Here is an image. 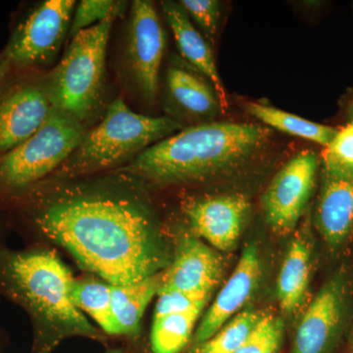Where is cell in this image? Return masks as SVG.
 <instances>
[{
    "mask_svg": "<svg viewBox=\"0 0 353 353\" xmlns=\"http://www.w3.org/2000/svg\"><path fill=\"white\" fill-rule=\"evenodd\" d=\"M32 222L81 264L113 285L158 274L164 253L145 204L108 185H78L39 197Z\"/></svg>",
    "mask_w": 353,
    "mask_h": 353,
    "instance_id": "obj_1",
    "label": "cell"
},
{
    "mask_svg": "<svg viewBox=\"0 0 353 353\" xmlns=\"http://www.w3.org/2000/svg\"><path fill=\"white\" fill-rule=\"evenodd\" d=\"M269 131L248 123H204L180 130L134 157L126 171L153 182H194L230 173L264 152Z\"/></svg>",
    "mask_w": 353,
    "mask_h": 353,
    "instance_id": "obj_2",
    "label": "cell"
},
{
    "mask_svg": "<svg viewBox=\"0 0 353 353\" xmlns=\"http://www.w3.org/2000/svg\"><path fill=\"white\" fill-rule=\"evenodd\" d=\"M73 280L54 253L0 248V290L31 316L39 348L66 336H99L73 303Z\"/></svg>",
    "mask_w": 353,
    "mask_h": 353,
    "instance_id": "obj_3",
    "label": "cell"
},
{
    "mask_svg": "<svg viewBox=\"0 0 353 353\" xmlns=\"http://www.w3.org/2000/svg\"><path fill=\"white\" fill-rule=\"evenodd\" d=\"M180 129L182 125L171 118L134 112L126 102L116 99L60 169L70 176L102 171L139 154Z\"/></svg>",
    "mask_w": 353,
    "mask_h": 353,
    "instance_id": "obj_4",
    "label": "cell"
},
{
    "mask_svg": "<svg viewBox=\"0 0 353 353\" xmlns=\"http://www.w3.org/2000/svg\"><path fill=\"white\" fill-rule=\"evenodd\" d=\"M124 7L72 38L61 61L44 83L52 106L83 124L101 104L109 38Z\"/></svg>",
    "mask_w": 353,
    "mask_h": 353,
    "instance_id": "obj_5",
    "label": "cell"
},
{
    "mask_svg": "<svg viewBox=\"0 0 353 353\" xmlns=\"http://www.w3.org/2000/svg\"><path fill=\"white\" fill-rule=\"evenodd\" d=\"M85 124L54 106L38 131L0 159V185L23 190L60 168L87 134Z\"/></svg>",
    "mask_w": 353,
    "mask_h": 353,
    "instance_id": "obj_6",
    "label": "cell"
},
{
    "mask_svg": "<svg viewBox=\"0 0 353 353\" xmlns=\"http://www.w3.org/2000/svg\"><path fill=\"white\" fill-rule=\"evenodd\" d=\"M319 169V157L304 150L276 174L262 196L265 220L275 233L285 234L296 227L313 192Z\"/></svg>",
    "mask_w": 353,
    "mask_h": 353,
    "instance_id": "obj_7",
    "label": "cell"
},
{
    "mask_svg": "<svg viewBox=\"0 0 353 353\" xmlns=\"http://www.w3.org/2000/svg\"><path fill=\"white\" fill-rule=\"evenodd\" d=\"M75 6L74 0H46L37 6L4 51L11 65L32 66L53 57L71 25Z\"/></svg>",
    "mask_w": 353,
    "mask_h": 353,
    "instance_id": "obj_8",
    "label": "cell"
},
{
    "mask_svg": "<svg viewBox=\"0 0 353 353\" xmlns=\"http://www.w3.org/2000/svg\"><path fill=\"white\" fill-rule=\"evenodd\" d=\"M165 48V32L154 4L148 0L132 2L128 57L139 90L150 101L154 99L157 94Z\"/></svg>",
    "mask_w": 353,
    "mask_h": 353,
    "instance_id": "obj_9",
    "label": "cell"
},
{
    "mask_svg": "<svg viewBox=\"0 0 353 353\" xmlns=\"http://www.w3.org/2000/svg\"><path fill=\"white\" fill-rule=\"evenodd\" d=\"M347 285L336 275L323 285L301 317L292 353H330L338 340L345 313Z\"/></svg>",
    "mask_w": 353,
    "mask_h": 353,
    "instance_id": "obj_10",
    "label": "cell"
},
{
    "mask_svg": "<svg viewBox=\"0 0 353 353\" xmlns=\"http://www.w3.org/2000/svg\"><path fill=\"white\" fill-rule=\"evenodd\" d=\"M250 205L241 194L201 197L190 202L185 214L192 229L220 252L234 250L245 226Z\"/></svg>",
    "mask_w": 353,
    "mask_h": 353,
    "instance_id": "obj_11",
    "label": "cell"
},
{
    "mask_svg": "<svg viewBox=\"0 0 353 353\" xmlns=\"http://www.w3.org/2000/svg\"><path fill=\"white\" fill-rule=\"evenodd\" d=\"M52 104L44 83L12 88L0 99V153L10 152L43 126Z\"/></svg>",
    "mask_w": 353,
    "mask_h": 353,
    "instance_id": "obj_12",
    "label": "cell"
},
{
    "mask_svg": "<svg viewBox=\"0 0 353 353\" xmlns=\"http://www.w3.org/2000/svg\"><path fill=\"white\" fill-rule=\"evenodd\" d=\"M223 276V262L215 250L196 239H183L175 259L161 274L160 290L210 296Z\"/></svg>",
    "mask_w": 353,
    "mask_h": 353,
    "instance_id": "obj_13",
    "label": "cell"
},
{
    "mask_svg": "<svg viewBox=\"0 0 353 353\" xmlns=\"http://www.w3.org/2000/svg\"><path fill=\"white\" fill-rule=\"evenodd\" d=\"M260 272L261 265L257 248L254 245H248L243 250L236 269L199 323L194 334L196 345L209 340L239 314V311L243 307L256 288Z\"/></svg>",
    "mask_w": 353,
    "mask_h": 353,
    "instance_id": "obj_14",
    "label": "cell"
},
{
    "mask_svg": "<svg viewBox=\"0 0 353 353\" xmlns=\"http://www.w3.org/2000/svg\"><path fill=\"white\" fill-rule=\"evenodd\" d=\"M316 226L331 248H339L353 234V179L324 172L315 213Z\"/></svg>",
    "mask_w": 353,
    "mask_h": 353,
    "instance_id": "obj_15",
    "label": "cell"
},
{
    "mask_svg": "<svg viewBox=\"0 0 353 353\" xmlns=\"http://www.w3.org/2000/svg\"><path fill=\"white\" fill-rule=\"evenodd\" d=\"M165 19L173 32L174 38L181 54L208 79L219 99L221 110L226 112L229 102L226 90L223 85L217 65L210 46L206 43L201 32L194 27L192 20L181 4L172 1H162Z\"/></svg>",
    "mask_w": 353,
    "mask_h": 353,
    "instance_id": "obj_16",
    "label": "cell"
},
{
    "mask_svg": "<svg viewBox=\"0 0 353 353\" xmlns=\"http://www.w3.org/2000/svg\"><path fill=\"white\" fill-rule=\"evenodd\" d=\"M312 250L307 236L299 234L290 243L277 282L279 304L285 313L294 312L303 303L310 282Z\"/></svg>",
    "mask_w": 353,
    "mask_h": 353,
    "instance_id": "obj_17",
    "label": "cell"
},
{
    "mask_svg": "<svg viewBox=\"0 0 353 353\" xmlns=\"http://www.w3.org/2000/svg\"><path fill=\"white\" fill-rule=\"evenodd\" d=\"M167 87L176 105L190 115L210 118L222 111L212 85L190 69L170 67L167 72Z\"/></svg>",
    "mask_w": 353,
    "mask_h": 353,
    "instance_id": "obj_18",
    "label": "cell"
},
{
    "mask_svg": "<svg viewBox=\"0 0 353 353\" xmlns=\"http://www.w3.org/2000/svg\"><path fill=\"white\" fill-rule=\"evenodd\" d=\"M161 274L132 284L111 285V307L119 334L137 333L146 307L158 294Z\"/></svg>",
    "mask_w": 353,
    "mask_h": 353,
    "instance_id": "obj_19",
    "label": "cell"
},
{
    "mask_svg": "<svg viewBox=\"0 0 353 353\" xmlns=\"http://www.w3.org/2000/svg\"><path fill=\"white\" fill-rule=\"evenodd\" d=\"M243 108L246 112L267 126L290 136L312 141L324 148L329 145L336 132L333 127L303 119L299 116L259 102L245 101Z\"/></svg>",
    "mask_w": 353,
    "mask_h": 353,
    "instance_id": "obj_20",
    "label": "cell"
},
{
    "mask_svg": "<svg viewBox=\"0 0 353 353\" xmlns=\"http://www.w3.org/2000/svg\"><path fill=\"white\" fill-rule=\"evenodd\" d=\"M73 303L105 333L119 334L111 307V285L92 280L77 281L71 287Z\"/></svg>",
    "mask_w": 353,
    "mask_h": 353,
    "instance_id": "obj_21",
    "label": "cell"
},
{
    "mask_svg": "<svg viewBox=\"0 0 353 353\" xmlns=\"http://www.w3.org/2000/svg\"><path fill=\"white\" fill-rule=\"evenodd\" d=\"M201 314V310H194L153 318L150 336L153 353L180 352L190 341Z\"/></svg>",
    "mask_w": 353,
    "mask_h": 353,
    "instance_id": "obj_22",
    "label": "cell"
},
{
    "mask_svg": "<svg viewBox=\"0 0 353 353\" xmlns=\"http://www.w3.org/2000/svg\"><path fill=\"white\" fill-rule=\"evenodd\" d=\"M263 317L255 311L239 313L209 340L197 345L194 353H236Z\"/></svg>",
    "mask_w": 353,
    "mask_h": 353,
    "instance_id": "obj_23",
    "label": "cell"
},
{
    "mask_svg": "<svg viewBox=\"0 0 353 353\" xmlns=\"http://www.w3.org/2000/svg\"><path fill=\"white\" fill-rule=\"evenodd\" d=\"M324 172L353 179V120L336 130L321 154Z\"/></svg>",
    "mask_w": 353,
    "mask_h": 353,
    "instance_id": "obj_24",
    "label": "cell"
},
{
    "mask_svg": "<svg viewBox=\"0 0 353 353\" xmlns=\"http://www.w3.org/2000/svg\"><path fill=\"white\" fill-rule=\"evenodd\" d=\"M284 336V324L274 316H264L236 353H277Z\"/></svg>",
    "mask_w": 353,
    "mask_h": 353,
    "instance_id": "obj_25",
    "label": "cell"
},
{
    "mask_svg": "<svg viewBox=\"0 0 353 353\" xmlns=\"http://www.w3.org/2000/svg\"><path fill=\"white\" fill-rule=\"evenodd\" d=\"M124 6H126V3L123 1L83 0L77 7L75 13L73 14L71 25H70V37L74 38L77 34L83 30H87L108 19L109 16Z\"/></svg>",
    "mask_w": 353,
    "mask_h": 353,
    "instance_id": "obj_26",
    "label": "cell"
},
{
    "mask_svg": "<svg viewBox=\"0 0 353 353\" xmlns=\"http://www.w3.org/2000/svg\"><path fill=\"white\" fill-rule=\"evenodd\" d=\"M209 297L185 294L176 290H160L155 306L154 318L174 314V313L190 312L201 310L208 303Z\"/></svg>",
    "mask_w": 353,
    "mask_h": 353,
    "instance_id": "obj_27",
    "label": "cell"
},
{
    "mask_svg": "<svg viewBox=\"0 0 353 353\" xmlns=\"http://www.w3.org/2000/svg\"><path fill=\"white\" fill-rule=\"evenodd\" d=\"M181 6L208 39L217 34L221 4L217 0H182Z\"/></svg>",
    "mask_w": 353,
    "mask_h": 353,
    "instance_id": "obj_28",
    "label": "cell"
},
{
    "mask_svg": "<svg viewBox=\"0 0 353 353\" xmlns=\"http://www.w3.org/2000/svg\"><path fill=\"white\" fill-rule=\"evenodd\" d=\"M12 66L8 58H7L6 53L0 54V83L4 80L7 73H8L9 69Z\"/></svg>",
    "mask_w": 353,
    "mask_h": 353,
    "instance_id": "obj_29",
    "label": "cell"
},
{
    "mask_svg": "<svg viewBox=\"0 0 353 353\" xmlns=\"http://www.w3.org/2000/svg\"><path fill=\"white\" fill-rule=\"evenodd\" d=\"M350 116H352V120H353V102L352 104V108H350Z\"/></svg>",
    "mask_w": 353,
    "mask_h": 353,
    "instance_id": "obj_30",
    "label": "cell"
},
{
    "mask_svg": "<svg viewBox=\"0 0 353 353\" xmlns=\"http://www.w3.org/2000/svg\"><path fill=\"white\" fill-rule=\"evenodd\" d=\"M108 353H119V352H108Z\"/></svg>",
    "mask_w": 353,
    "mask_h": 353,
    "instance_id": "obj_31",
    "label": "cell"
}]
</instances>
